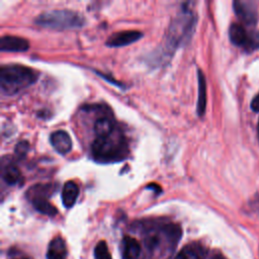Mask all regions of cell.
<instances>
[{
  "mask_svg": "<svg viewBox=\"0 0 259 259\" xmlns=\"http://www.w3.org/2000/svg\"><path fill=\"white\" fill-rule=\"evenodd\" d=\"M38 78L34 69L20 65L7 64L0 68V89L2 94L13 95L33 84Z\"/></svg>",
  "mask_w": 259,
  "mask_h": 259,
  "instance_id": "3957f363",
  "label": "cell"
},
{
  "mask_svg": "<svg viewBox=\"0 0 259 259\" xmlns=\"http://www.w3.org/2000/svg\"><path fill=\"white\" fill-rule=\"evenodd\" d=\"M234 11L237 16L246 24H255L258 19V12L255 4L251 1H234Z\"/></svg>",
  "mask_w": 259,
  "mask_h": 259,
  "instance_id": "5b68a950",
  "label": "cell"
},
{
  "mask_svg": "<svg viewBox=\"0 0 259 259\" xmlns=\"http://www.w3.org/2000/svg\"><path fill=\"white\" fill-rule=\"evenodd\" d=\"M50 143L61 155H66L72 149V140L69 134L63 130L53 132L50 136Z\"/></svg>",
  "mask_w": 259,
  "mask_h": 259,
  "instance_id": "ba28073f",
  "label": "cell"
},
{
  "mask_svg": "<svg viewBox=\"0 0 259 259\" xmlns=\"http://www.w3.org/2000/svg\"><path fill=\"white\" fill-rule=\"evenodd\" d=\"M251 108L255 112H259V93L255 95V97L251 101Z\"/></svg>",
  "mask_w": 259,
  "mask_h": 259,
  "instance_id": "44dd1931",
  "label": "cell"
},
{
  "mask_svg": "<svg viewBox=\"0 0 259 259\" xmlns=\"http://www.w3.org/2000/svg\"><path fill=\"white\" fill-rule=\"evenodd\" d=\"M66 254L65 242L60 237L53 239L49 246L48 259H66Z\"/></svg>",
  "mask_w": 259,
  "mask_h": 259,
  "instance_id": "2e32d148",
  "label": "cell"
},
{
  "mask_svg": "<svg viewBox=\"0 0 259 259\" xmlns=\"http://www.w3.org/2000/svg\"><path fill=\"white\" fill-rule=\"evenodd\" d=\"M28 149H29L28 143H27L26 141H21V142H19V143L16 145L14 152H15V154H16L17 157L23 158V157L26 155Z\"/></svg>",
  "mask_w": 259,
  "mask_h": 259,
  "instance_id": "d6986e66",
  "label": "cell"
},
{
  "mask_svg": "<svg viewBox=\"0 0 259 259\" xmlns=\"http://www.w3.org/2000/svg\"><path fill=\"white\" fill-rule=\"evenodd\" d=\"M259 47V33H252L248 36V40L245 45L246 49L254 50Z\"/></svg>",
  "mask_w": 259,
  "mask_h": 259,
  "instance_id": "ffe728a7",
  "label": "cell"
},
{
  "mask_svg": "<svg viewBox=\"0 0 259 259\" xmlns=\"http://www.w3.org/2000/svg\"><path fill=\"white\" fill-rule=\"evenodd\" d=\"M94 256L95 259H111V255L108 251L107 244L105 243V241H100L95 246Z\"/></svg>",
  "mask_w": 259,
  "mask_h": 259,
  "instance_id": "e0dca14e",
  "label": "cell"
},
{
  "mask_svg": "<svg viewBox=\"0 0 259 259\" xmlns=\"http://www.w3.org/2000/svg\"><path fill=\"white\" fill-rule=\"evenodd\" d=\"M141 247L139 242L130 236H124L122 240V258L137 259L140 255Z\"/></svg>",
  "mask_w": 259,
  "mask_h": 259,
  "instance_id": "4fadbf2b",
  "label": "cell"
},
{
  "mask_svg": "<svg viewBox=\"0 0 259 259\" xmlns=\"http://www.w3.org/2000/svg\"><path fill=\"white\" fill-rule=\"evenodd\" d=\"M189 3H183L178 13L171 20L166 34V47L175 50L186 45L194 31L196 24V15L194 11L188 7Z\"/></svg>",
  "mask_w": 259,
  "mask_h": 259,
  "instance_id": "7a4b0ae2",
  "label": "cell"
},
{
  "mask_svg": "<svg viewBox=\"0 0 259 259\" xmlns=\"http://www.w3.org/2000/svg\"><path fill=\"white\" fill-rule=\"evenodd\" d=\"M175 259H200V257L192 247L187 246L179 251Z\"/></svg>",
  "mask_w": 259,
  "mask_h": 259,
  "instance_id": "ac0fdd59",
  "label": "cell"
},
{
  "mask_svg": "<svg viewBox=\"0 0 259 259\" xmlns=\"http://www.w3.org/2000/svg\"><path fill=\"white\" fill-rule=\"evenodd\" d=\"M248 36H249V34L247 33L244 26L239 23H233L229 28L230 40L236 46L245 47V45L248 40Z\"/></svg>",
  "mask_w": 259,
  "mask_h": 259,
  "instance_id": "9a60e30c",
  "label": "cell"
},
{
  "mask_svg": "<svg viewBox=\"0 0 259 259\" xmlns=\"http://www.w3.org/2000/svg\"><path fill=\"white\" fill-rule=\"evenodd\" d=\"M96 138H103L111 135L115 131V123L110 114L99 116L93 125Z\"/></svg>",
  "mask_w": 259,
  "mask_h": 259,
  "instance_id": "30bf717a",
  "label": "cell"
},
{
  "mask_svg": "<svg viewBox=\"0 0 259 259\" xmlns=\"http://www.w3.org/2000/svg\"><path fill=\"white\" fill-rule=\"evenodd\" d=\"M78 195H79L78 185L72 180L66 181L63 186V189H62L63 204L68 208L72 207L75 204Z\"/></svg>",
  "mask_w": 259,
  "mask_h": 259,
  "instance_id": "8fae6325",
  "label": "cell"
},
{
  "mask_svg": "<svg viewBox=\"0 0 259 259\" xmlns=\"http://www.w3.org/2000/svg\"><path fill=\"white\" fill-rule=\"evenodd\" d=\"M7 161L3 157L1 159V177L8 185H16L22 181V175L18 167L6 156Z\"/></svg>",
  "mask_w": 259,
  "mask_h": 259,
  "instance_id": "52a82bcc",
  "label": "cell"
},
{
  "mask_svg": "<svg viewBox=\"0 0 259 259\" xmlns=\"http://www.w3.org/2000/svg\"><path fill=\"white\" fill-rule=\"evenodd\" d=\"M29 48L27 39L16 35H3L0 38V49L3 52H24Z\"/></svg>",
  "mask_w": 259,
  "mask_h": 259,
  "instance_id": "9c48e42d",
  "label": "cell"
},
{
  "mask_svg": "<svg viewBox=\"0 0 259 259\" xmlns=\"http://www.w3.org/2000/svg\"><path fill=\"white\" fill-rule=\"evenodd\" d=\"M257 134H258V139H259V121H258V130H257Z\"/></svg>",
  "mask_w": 259,
  "mask_h": 259,
  "instance_id": "7402d4cb",
  "label": "cell"
},
{
  "mask_svg": "<svg viewBox=\"0 0 259 259\" xmlns=\"http://www.w3.org/2000/svg\"><path fill=\"white\" fill-rule=\"evenodd\" d=\"M197 78H198V99H197L196 112L199 116H201L205 111V105H206V83H205L204 75L201 72V70L197 71Z\"/></svg>",
  "mask_w": 259,
  "mask_h": 259,
  "instance_id": "5bb4252c",
  "label": "cell"
},
{
  "mask_svg": "<svg viewBox=\"0 0 259 259\" xmlns=\"http://www.w3.org/2000/svg\"><path fill=\"white\" fill-rule=\"evenodd\" d=\"M90 150L93 159L100 163L121 161L127 158L130 153L126 139L116 128L107 137L96 138Z\"/></svg>",
  "mask_w": 259,
  "mask_h": 259,
  "instance_id": "6da1fadb",
  "label": "cell"
},
{
  "mask_svg": "<svg viewBox=\"0 0 259 259\" xmlns=\"http://www.w3.org/2000/svg\"><path fill=\"white\" fill-rule=\"evenodd\" d=\"M143 36V33L138 30H122L112 33L106 39V46L118 48L124 47L139 40Z\"/></svg>",
  "mask_w": 259,
  "mask_h": 259,
  "instance_id": "8992f818",
  "label": "cell"
},
{
  "mask_svg": "<svg viewBox=\"0 0 259 259\" xmlns=\"http://www.w3.org/2000/svg\"><path fill=\"white\" fill-rule=\"evenodd\" d=\"M34 23L57 30L80 28L85 23V18L77 11L70 9H52L38 14Z\"/></svg>",
  "mask_w": 259,
  "mask_h": 259,
  "instance_id": "277c9868",
  "label": "cell"
},
{
  "mask_svg": "<svg viewBox=\"0 0 259 259\" xmlns=\"http://www.w3.org/2000/svg\"><path fill=\"white\" fill-rule=\"evenodd\" d=\"M33 205V207L44 213V214H47V215H50V217H53L55 215L58 210L57 208L48 200V196H42V195H35V196H31V197H28Z\"/></svg>",
  "mask_w": 259,
  "mask_h": 259,
  "instance_id": "7c38bea8",
  "label": "cell"
}]
</instances>
